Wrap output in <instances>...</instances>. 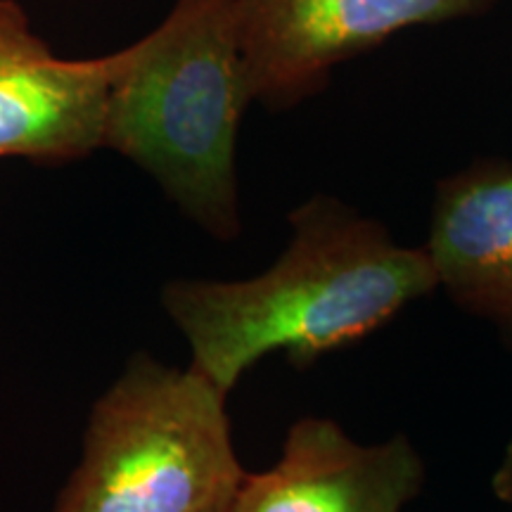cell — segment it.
Masks as SVG:
<instances>
[{
    "label": "cell",
    "mask_w": 512,
    "mask_h": 512,
    "mask_svg": "<svg viewBox=\"0 0 512 512\" xmlns=\"http://www.w3.org/2000/svg\"><path fill=\"white\" fill-rule=\"evenodd\" d=\"M290 223V245L256 278L176 280L164 290L192 366L223 392L261 356L285 351L306 368L439 287L425 249L396 245L380 223L335 197H313Z\"/></svg>",
    "instance_id": "obj_1"
},
{
    "label": "cell",
    "mask_w": 512,
    "mask_h": 512,
    "mask_svg": "<svg viewBox=\"0 0 512 512\" xmlns=\"http://www.w3.org/2000/svg\"><path fill=\"white\" fill-rule=\"evenodd\" d=\"M112 62L102 147L138 164L211 235L235 238V143L252 105L238 3L176 0Z\"/></svg>",
    "instance_id": "obj_2"
},
{
    "label": "cell",
    "mask_w": 512,
    "mask_h": 512,
    "mask_svg": "<svg viewBox=\"0 0 512 512\" xmlns=\"http://www.w3.org/2000/svg\"><path fill=\"white\" fill-rule=\"evenodd\" d=\"M228 392L195 366L133 358L100 396L55 512H230L247 472Z\"/></svg>",
    "instance_id": "obj_3"
},
{
    "label": "cell",
    "mask_w": 512,
    "mask_h": 512,
    "mask_svg": "<svg viewBox=\"0 0 512 512\" xmlns=\"http://www.w3.org/2000/svg\"><path fill=\"white\" fill-rule=\"evenodd\" d=\"M252 102L287 110L337 64L403 29L479 17L496 0H235Z\"/></svg>",
    "instance_id": "obj_4"
},
{
    "label": "cell",
    "mask_w": 512,
    "mask_h": 512,
    "mask_svg": "<svg viewBox=\"0 0 512 512\" xmlns=\"http://www.w3.org/2000/svg\"><path fill=\"white\" fill-rule=\"evenodd\" d=\"M112 53L67 60L0 0V159L72 162L102 147Z\"/></svg>",
    "instance_id": "obj_5"
},
{
    "label": "cell",
    "mask_w": 512,
    "mask_h": 512,
    "mask_svg": "<svg viewBox=\"0 0 512 512\" xmlns=\"http://www.w3.org/2000/svg\"><path fill=\"white\" fill-rule=\"evenodd\" d=\"M425 465L406 437L363 446L337 422L297 420L278 463L245 475L230 512H401Z\"/></svg>",
    "instance_id": "obj_6"
},
{
    "label": "cell",
    "mask_w": 512,
    "mask_h": 512,
    "mask_svg": "<svg viewBox=\"0 0 512 512\" xmlns=\"http://www.w3.org/2000/svg\"><path fill=\"white\" fill-rule=\"evenodd\" d=\"M425 252L439 287L512 337V164L479 162L437 185Z\"/></svg>",
    "instance_id": "obj_7"
},
{
    "label": "cell",
    "mask_w": 512,
    "mask_h": 512,
    "mask_svg": "<svg viewBox=\"0 0 512 512\" xmlns=\"http://www.w3.org/2000/svg\"><path fill=\"white\" fill-rule=\"evenodd\" d=\"M491 486H494V494L498 496V501H503L512 508V441L508 448H505V456L501 460V465H498V470L494 472Z\"/></svg>",
    "instance_id": "obj_8"
}]
</instances>
